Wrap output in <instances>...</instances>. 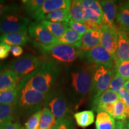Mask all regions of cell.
<instances>
[{"label":"cell","instance_id":"ac0fdd59","mask_svg":"<svg viewBox=\"0 0 129 129\" xmlns=\"http://www.w3.org/2000/svg\"><path fill=\"white\" fill-rule=\"evenodd\" d=\"M120 99L118 93L108 89L98 98L94 99L92 102L93 109L99 113L102 109L107 104H115Z\"/></svg>","mask_w":129,"mask_h":129},{"label":"cell","instance_id":"836d02e7","mask_svg":"<svg viewBox=\"0 0 129 129\" xmlns=\"http://www.w3.org/2000/svg\"><path fill=\"white\" fill-rule=\"evenodd\" d=\"M116 74L129 80V61L119 63L115 67Z\"/></svg>","mask_w":129,"mask_h":129},{"label":"cell","instance_id":"8fae6325","mask_svg":"<svg viewBox=\"0 0 129 129\" xmlns=\"http://www.w3.org/2000/svg\"><path fill=\"white\" fill-rule=\"evenodd\" d=\"M28 32L29 36L37 44L43 46H51L58 43L57 38L38 21L29 24Z\"/></svg>","mask_w":129,"mask_h":129},{"label":"cell","instance_id":"1f68e13d","mask_svg":"<svg viewBox=\"0 0 129 129\" xmlns=\"http://www.w3.org/2000/svg\"><path fill=\"white\" fill-rule=\"evenodd\" d=\"M126 80V79L124 78L123 77L115 73L109 85V90L119 93V91L124 87Z\"/></svg>","mask_w":129,"mask_h":129},{"label":"cell","instance_id":"e0dca14e","mask_svg":"<svg viewBox=\"0 0 129 129\" xmlns=\"http://www.w3.org/2000/svg\"><path fill=\"white\" fill-rule=\"evenodd\" d=\"M103 12L102 25L112 26L115 25L114 20L117 16V7L116 3L111 0L100 1Z\"/></svg>","mask_w":129,"mask_h":129},{"label":"cell","instance_id":"f6af8a7d","mask_svg":"<svg viewBox=\"0 0 129 129\" xmlns=\"http://www.w3.org/2000/svg\"><path fill=\"white\" fill-rule=\"evenodd\" d=\"M124 129H129V127L128 126V124H127V121L126 120V122H125V126L124 127Z\"/></svg>","mask_w":129,"mask_h":129},{"label":"cell","instance_id":"7dc6e473","mask_svg":"<svg viewBox=\"0 0 129 129\" xmlns=\"http://www.w3.org/2000/svg\"><path fill=\"white\" fill-rule=\"evenodd\" d=\"M124 4H125V6H126L127 8H128V9H129V1H127V3H125Z\"/></svg>","mask_w":129,"mask_h":129},{"label":"cell","instance_id":"277c9868","mask_svg":"<svg viewBox=\"0 0 129 129\" xmlns=\"http://www.w3.org/2000/svg\"><path fill=\"white\" fill-rule=\"evenodd\" d=\"M34 46L42 55L53 62L71 63L81 56L80 50L70 45L57 43L51 46H43L34 43Z\"/></svg>","mask_w":129,"mask_h":129},{"label":"cell","instance_id":"d6a6232c","mask_svg":"<svg viewBox=\"0 0 129 129\" xmlns=\"http://www.w3.org/2000/svg\"><path fill=\"white\" fill-rule=\"evenodd\" d=\"M42 110L32 114L25 124V129H39Z\"/></svg>","mask_w":129,"mask_h":129},{"label":"cell","instance_id":"4316f807","mask_svg":"<svg viewBox=\"0 0 129 129\" xmlns=\"http://www.w3.org/2000/svg\"><path fill=\"white\" fill-rule=\"evenodd\" d=\"M19 86L14 89L0 92V104L16 105L18 101Z\"/></svg>","mask_w":129,"mask_h":129},{"label":"cell","instance_id":"4dcf8cb0","mask_svg":"<svg viewBox=\"0 0 129 129\" xmlns=\"http://www.w3.org/2000/svg\"><path fill=\"white\" fill-rule=\"evenodd\" d=\"M22 3L26 12L32 16L43 6L44 1V0H26V1H22Z\"/></svg>","mask_w":129,"mask_h":129},{"label":"cell","instance_id":"4fadbf2b","mask_svg":"<svg viewBox=\"0 0 129 129\" xmlns=\"http://www.w3.org/2000/svg\"><path fill=\"white\" fill-rule=\"evenodd\" d=\"M70 4L69 0H46L40 9L32 14V17L36 21L42 20L46 15L54 11L60 9L69 10Z\"/></svg>","mask_w":129,"mask_h":129},{"label":"cell","instance_id":"7bdbcfd3","mask_svg":"<svg viewBox=\"0 0 129 129\" xmlns=\"http://www.w3.org/2000/svg\"><path fill=\"white\" fill-rule=\"evenodd\" d=\"M124 88H125V90H126L129 93V80H127L126 81V82H125V85H124Z\"/></svg>","mask_w":129,"mask_h":129},{"label":"cell","instance_id":"681fc988","mask_svg":"<svg viewBox=\"0 0 129 129\" xmlns=\"http://www.w3.org/2000/svg\"><path fill=\"white\" fill-rule=\"evenodd\" d=\"M21 129H25V128H24V127H22V128Z\"/></svg>","mask_w":129,"mask_h":129},{"label":"cell","instance_id":"f35d334b","mask_svg":"<svg viewBox=\"0 0 129 129\" xmlns=\"http://www.w3.org/2000/svg\"><path fill=\"white\" fill-rule=\"evenodd\" d=\"M119 96L121 100L124 102L127 107L129 106V93L125 90V88H122L121 90L119 91Z\"/></svg>","mask_w":129,"mask_h":129},{"label":"cell","instance_id":"484cf974","mask_svg":"<svg viewBox=\"0 0 129 129\" xmlns=\"http://www.w3.org/2000/svg\"><path fill=\"white\" fill-rule=\"evenodd\" d=\"M117 22L120 26V29L123 31L129 32V9L123 4L118 9Z\"/></svg>","mask_w":129,"mask_h":129},{"label":"cell","instance_id":"44dd1931","mask_svg":"<svg viewBox=\"0 0 129 129\" xmlns=\"http://www.w3.org/2000/svg\"><path fill=\"white\" fill-rule=\"evenodd\" d=\"M83 35L78 32L68 28L65 33L57 39L58 43L72 46L80 50L81 47V41Z\"/></svg>","mask_w":129,"mask_h":129},{"label":"cell","instance_id":"9a60e30c","mask_svg":"<svg viewBox=\"0 0 129 129\" xmlns=\"http://www.w3.org/2000/svg\"><path fill=\"white\" fill-rule=\"evenodd\" d=\"M101 43V30L87 29L83 35L81 41V53L86 52L92 48L99 46Z\"/></svg>","mask_w":129,"mask_h":129},{"label":"cell","instance_id":"8d00e7d4","mask_svg":"<svg viewBox=\"0 0 129 129\" xmlns=\"http://www.w3.org/2000/svg\"><path fill=\"white\" fill-rule=\"evenodd\" d=\"M17 7L14 5H6L3 1H0V18L8 13L14 12Z\"/></svg>","mask_w":129,"mask_h":129},{"label":"cell","instance_id":"d6986e66","mask_svg":"<svg viewBox=\"0 0 129 129\" xmlns=\"http://www.w3.org/2000/svg\"><path fill=\"white\" fill-rule=\"evenodd\" d=\"M27 32H19L1 34L0 43H4L10 47L23 46L30 40Z\"/></svg>","mask_w":129,"mask_h":129},{"label":"cell","instance_id":"d590c367","mask_svg":"<svg viewBox=\"0 0 129 129\" xmlns=\"http://www.w3.org/2000/svg\"><path fill=\"white\" fill-rule=\"evenodd\" d=\"M57 129H75V124L71 117L59 121Z\"/></svg>","mask_w":129,"mask_h":129},{"label":"cell","instance_id":"cb8c5ba5","mask_svg":"<svg viewBox=\"0 0 129 129\" xmlns=\"http://www.w3.org/2000/svg\"><path fill=\"white\" fill-rule=\"evenodd\" d=\"M68 10L71 20L84 24V13L82 1L81 0L71 1Z\"/></svg>","mask_w":129,"mask_h":129},{"label":"cell","instance_id":"7c38bea8","mask_svg":"<svg viewBox=\"0 0 129 129\" xmlns=\"http://www.w3.org/2000/svg\"><path fill=\"white\" fill-rule=\"evenodd\" d=\"M101 32V46L114 56L118 46V28L115 25L112 26L102 25Z\"/></svg>","mask_w":129,"mask_h":129},{"label":"cell","instance_id":"52a82bcc","mask_svg":"<svg viewBox=\"0 0 129 129\" xmlns=\"http://www.w3.org/2000/svg\"><path fill=\"white\" fill-rule=\"evenodd\" d=\"M12 12L4 14L0 18V34L14 33L19 32H28L29 19Z\"/></svg>","mask_w":129,"mask_h":129},{"label":"cell","instance_id":"ee69618b","mask_svg":"<svg viewBox=\"0 0 129 129\" xmlns=\"http://www.w3.org/2000/svg\"><path fill=\"white\" fill-rule=\"evenodd\" d=\"M58 123H59V121H57L56 123L54 124L53 125L52 127H50V128L49 129H57V125H58Z\"/></svg>","mask_w":129,"mask_h":129},{"label":"cell","instance_id":"e575fe53","mask_svg":"<svg viewBox=\"0 0 129 129\" xmlns=\"http://www.w3.org/2000/svg\"><path fill=\"white\" fill-rule=\"evenodd\" d=\"M68 26L72 30H75V32H78L80 34L83 35L87 30L86 26L84 25V24L79 23V22H75L71 19L68 23Z\"/></svg>","mask_w":129,"mask_h":129},{"label":"cell","instance_id":"60d3db41","mask_svg":"<svg viewBox=\"0 0 129 129\" xmlns=\"http://www.w3.org/2000/svg\"><path fill=\"white\" fill-rule=\"evenodd\" d=\"M10 52L14 57H19L23 54V50L21 46H12L10 48Z\"/></svg>","mask_w":129,"mask_h":129},{"label":"cell","instance_id":"8992f818","mask_svg":"<svg viewBox=\"0 0 129 129\" xmlns=\"http://www.w3.org/2000/svg\"><path fill=\"white\" fill-rule=\"evenodd\" d=\"M84 24L87 29L101 30L102 26L103 12L100 1L95 0H83Z\"/></svg>","mask_w":129,"mask_h":129},{"label":"cell","instance_id":"c3c4849f","mask_svg":"<svg viewBox=\"0 0 129 129\" xmlns=\"http://www.w3.org/2000/svg\"><path fill=\"white\" fill-rule=\"evenodd\" d=\"M128 120H127V124H128V126L129 127V117H128Z\"/></svg>","mask_w":129,"mask_h":129},{"label":"cell","instance_id":"f1b7e54d","mask_svg":"<svg viewBox=\"0 0 129 129\" xmlns=\"http://www.w3.org/2000/svg\"><path fill=\"white\" fill-rule=\"evenodd\" d=\"M56 121H57L50 109L47 107H44L42 110L39 129H49L56 123Z\"/></svg>","mask_w":129,"mask_h":129},{"label":"cell","instance_id":"2e32d148","mask_svg":"<svg viewBox=\"0 0 129 129\" xmlns=\"http://www.w3.org/2000/svg\"><path fill=\"white\" fill-rule=\"evenodd\" d=\"M22 81L13 72L9 69L0 71V92L18 87Z\"/></svg>","mask_w":129,"mask_h":129},{"label":"cell","instance_id":"f546056e","mask_svg":"<svg viewBox=\"0 0 129 129\" xmlns=\"http://www.w3.org/2000/svg\"><path fill=\"white\" fill-rule=\"evenodd\" d=\"M113 118L119 121H125L127 115V106L123 101L120 99L114 104Z\"/></svg>","mask_w":129,"mask_h":129},{"label":"cell","instance_id":"d4e9b609","mask_svg":"<svg viewBox=\"0 0 129 129\" xmlns=\"http://www.w3.org/2000/svg\"><path fill=\"white\" fill-rule=\"evenodd\" d=\"M115 119L105 112L98 113L96 117V129H114L115 125Z\"/></svg>","mask_w":129,"mask_h":129},{"label":"cell","instance_id":"603a6c76","mask_svg":"<svg viewBox=\"0 0 129 129\" xmlns=\"http://www.w3.org/2000/svg\"><path fill=\"white\" fill-rule=\"evenodd\" d=\"M77 124L82 128L91 125L94 122V113L92 110L83 111L78 112L74 114Z\"/></svg>","mask_w":129,"mask_h":129},{"label":"cell","instance_id":"9c48e42d","mask_svg":"<svg viewBox=\"0 0 129 129\" xmlns=\"http://www.w3.org/2000/svg\"><path fill=\"white\" fill-rule=\"evenodd\" d=\"M45 107L50 109L56 121L71 117L70 105L65 94L53 92L48 96Z\"/></svg>","mask_w":129,"mask_h":129},{"label":"cell","instance_id":"ab89813d","mask_svg":"<svg viewBox=\"0 0 129 129\" xmlns=\"http://www.w3.org/2000/svg\"><path fill=\"white\" fill-rule=\"evenodd\" d=\"M22 127L20 123L12 121L3 125L2 126L0 127V129H21Z\"/></svg>","mask_w":129,"mask_h":129},{"label":"cell","instance_id":"74e56055","mask_svg":"<svg viewBox=\"0 0 129 129\" xmlns=\"http://www.w3.org/2000/svg\"><path fill=\"white\" fill-rule=\"evenodd\" d=\"M11 47L0 43V60L6 59L9 56Z\"/></svg>","mask_w":129,"mask_h":129},{"label":"cell","instance_id":"3957f363","mask_svg":"<svg viewBox=\"0 0 129 129\" xmlns=\"http://www.w3.org/2000/svg\"><path fill=\"white\" fill-rule=\"evenodd\" d=\"M48 96L20 83L18 101L16 105L18 112L30 115L43 110L42 108L45 107Z\"/></svg>","mask_w":129,"mask_h":129},{"label":"cell","instance_id":"bcb514c9","mask_svg":"<svg viewBox=\"0 0 129 129\" xmlns=\"http://www.w3.org/2000/svg\"><path fill=\"white\" fill-rule=\"evenodd\" d=\"M127 117H129V106L127 107Z\"/></svg>","mask_w":129,"mask_h":129},{"label":"cell","instance_id":"5bb4252c","mask_svg":"<svg viewBox=\"0 0 129 129\" xmlns=\"http://www.w3.org/2000/svg\"><path fill=\"white\" fill-rule=\"evenodd\" d=\"M118 46L114 56L115 67L119 63L129 61V37L120 28H118Z\"/></svg>","mask_w":129,"mask_h":129},{"label":"cell","instance_id":"83f0119b","mask_svg":"<svg viewBox=\"0 0 129 129\" xmlns=\"http://www.w3.org/2000/svg\"><path fill=\"white\" fill-rule=\"evenodd\" d=\"M43 20L50 21L58 23H69L71 20V16L68 9H60L54 11L45 16Z\"/></svg>","mask_w":129,"mask_h":129},{"label":"cell","instance_id":"ffe728a7","mask_svg":"<svg viewBox=\"0 0 129 129\" xmlns=\"http://www.w3.org/2000/svg\"><path fill=\"white\" fill-rule=\"evenodd\" d=\"M40 22L47 30L57 39L60 38L65 33L68 29V23H58V22H53L46 20H42Z\"/></svg>","mask_w":129,"mask_h":129},{"label":"cell","instance_id":"7a4b0ae2","mask_svg":"<svg viewBox=\"0 0 129 129\" xmlns=\"http://www.w3.org/2000/svg\"><path fill=\"white\" fill-rule=\"evenodd\" d=\"M96 66L92 64L70 69L67 73L69 94L78 99L92 95L93 74Z\"/></svg>","mask_w":129,"mask_h":129},{"label":"cell","instance_id":"6da1fadb","mask_svg":"<svg viewBox=\"0 0 129 129\" xmlns=\"http://www.w3.org/2000/svg\"><path fill=\"white\" fill-rule=\"evenodd\" d=\"M60 74V69L56 63L44 60L39 69L23 79L21 83L38 92L49 96L53 93V89Z\"/></svg>","mask_w":129,"mask_h":129},{"label":"cell","instance_id":"5b68a950","mask_svg":"<svg viewBox=\"0 0 129 129\" xmlns=\"http://www.w3.org/2000/svg\"><path fill=\"white\" fill-rule=\"evenodd\" d=\"M44 60L31 54H26L12 61L8 69L11 70L22 80L36 72L43 65Z\"/></svg>","mask_w":129,"mask_h":129},{"label":"cell","instance_id":"7402d4cb","mask_svg":"<svg viewBox=\"0 0 129 129\" xmlns=\"http://www.w3.org/2000/svg\"><path fill=\"white\" fill-rule=\"evenodd\" d=\"M18 113L16 105L0 104V127L13 121Z\"/></svg>","mask_w":129,"mask_h":129},{"label":"cell","instance_id":"ba28073f","mask_svg":"<svg viewBox=\"0 0 129 129\" xmlns=\"http://www.w3.org/2000/svg\"><path fill=\"white\" fill-rule=\"evenodd\" d=\"M115 73V68H111L104 66L96 67L93 74L92 93L93 100L108 90L111 81Z\"/></svg>","mask_w":129,"mask_h":129},{"label":"cell","instance_id":"b9f144b4","mask_svg":"<svg viewBox=\"0 0 129 129\" xmlns=\"http://www.w3.org/2000/svg\"><path fill=\"white\" fill-rule=\"evenodd\" d=\"M125 122L126 120L125 121H118L116 122L115 127L114 129H124V127L125 126Z\"/></svg>","mask_w":129,"mask_h":129},{"label":"cell","instance_id":"30bf717a","mask_svg":"<svg viewBox=\"0 0 129 129\" xmlns=\"http://www.w3.org/2000/svg\"><path fill=\"white\" fill-rule=\"evenodd\" d=\"M81 56H84L90 64H94L96 67L104 66L111 68H115L114 56L101 46L81 53Z\"/></svg>","mask_w":129,"mask_h":129}]
</instances>
